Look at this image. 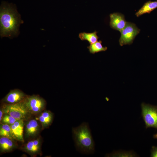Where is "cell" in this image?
Returning <instances> with one entry per match:
<instances>
[{
	"label": "cell",
	"instance_id": "cell-1",
	"mask_svg": "<svg viewBox=\"0 0 157 157\" xmlns=\"http://www.w3.org/2000/svg\"><path fill=\"white\" fill-rule=\"evenodd\" d=\"M23 22L15 6L6 2L0 7V36L12 38L18 36L19 27Z\"/></svg>",
	"mask_w": 157,
	"mask_h": 157
},
{
	"label": "cell",
	"instance_id": "cell-2",
	"mask_svg": "<svg viewBox=\"0 0 157 157\" xmlns=\"http://www.w3.org/2000/svg\"><path fill=\"white\" fill-rule=\"evenodd\" d=\"M74 139L77 148L83 153H92L94 143L88 123L84 122L72 129Z\"/></svg>",
	"mask_w": 157,
	"mask_h": 157
},
{
	"label": "cell",
	"instance_id": "cell-3",
	"mask_svg": "<svg viewBox=\"0 0 157 157\" xmlns=\"http://www.w3.org/2000/svg\"><path fill=\"white\" fill-rule=\"evenodd\" d=\"M2 108L4 114H8L17 119L24 120L31 114L23 101L5 104Z\"/></svg>",
	"mask_w": 157,
	"mask_h": 157
},
{
	"label": "cell",
	"instance_id": "cell-4",
	"mask_svg": "<svg viewBox=\"0 0 157 157\" xmlns=\"http://www.w3.org/2000/svg\"><path fill=\"white\" fill-rule=\"evenodd\" d=\"M23 102L31 114H37L44 108L46 102L38 95L26 96Z\"/></svg>",
	"mask_w": 157,
	"mask_h": 157
},
{
	"label": "cell",
	"instance_id": "cell-5",
	"mask_svg": "<svg viewBox=\"0 0 157 157\" xmlns=\"http://www.w3.org/2000/svg\"><path fill=\"white\" fill-rule=\"evenodd\" d=\"M141 107L142 115L146 128L157 129V107L143 103Z\"/></svg>",
	"mask_w": 157,
	"mask_h": 157
},
{
	"label": "cell",
	"instance_id": "cell-6",
	"mask_svg": "<svg viewBox=\"0 0 157 157\" xmlns=\"http://www.w3.org/2000/svg\"><path fill=\"white\" fill-rule=\"evenodd\" d=\"M140 32V29L135 24L127 22L125 27L120 31L121 36L119 40L120 45L122 46L132 43Z\"/></svg>",
	"mask_w": 157,
	"mask_h": 157
},
{
	"label": "cell",
	"instance_id": "cell-7",
	"mask_svg": "<svg viewBox=\"0 0 157 157\" xmlns=\"http://www.w3.org/2000/svg\"><path fill=\"white\" fill-rule=\"evenodd\" d=\"M26 95L19 89H15L10 91L3 99L2 101L7 104H13L23 101Z\"/></svg>",
	"mask_w": 157,
	"mask_h": 157
},
{
	"label": "cell",
	"instance_id": "cell-8",
	"mask_svg": "<svg viewBox=\"0 0 157 157\" xmlns=\"http://www.w3.org/2000/svg\"><path fill=\"white\" fill-rule=\"evenodd\" d=\"M110 25L113 29L120 31L125 27L127 22L124 15L119 13H113L110 15Z\"/></svg>",
	"mask_w": 157,
	"mask_h": 157
},
{
	"label": "cell",
	"instance_id": "cell-9",
	"mask_svg": "<svg viewBox=\"0 0 157 157\" xmlns=\"http://www.w3.org/2000/svg\"><path fill=\"white\" fill-rule=\"evenodd\" d=\"M24 120H17L13 124L10 125L11 132L14 140L24 142L23 131L24 126Z\"/></svg>",
	"mask_w": 157,
	"mask_h": 157
},
{
	"label": "cell",
	"instance_id": "cell-10",
	"mask_svg": "<svg viewBox=\"0 0 157 157\" xmlns=\"http://www.w3.org/2000/svg\"><path fill=\"white\" fill-rule=\"evenodd\" d=\"M40 126L37 121L31 119L26 123L25 127L26 135L28 137H33L38 133Z\"/></svg>",
	"mask_w": 157,
	"mask_h": 157
},
{
	"label": "cell",
	"instance_id": "cell-11",
	"mask_svg": "<svg viewBox=\"0 0 157 157\" xmlns=\"http://www.w3.org/2000/svg\"><path fill=\"white\" fill-rule=\"evenodd\" d=\"M40 147V140L38 138L28 142L24 146V149L29 154L35 155L39 153Z\"/></svg>",
	"mask_w": 157,
	"mask_h": 157
},
{
	"label": "cell",
	"instance_id": "cell-12",
	"mask_svg": "<svg viewBox=\"0 0 157 157\" xmlns=\"http://www.w3.org/2000/svg\"><path fill=\"white\" fill-rule=\"evenodd\" d=\"M53 116V113L49 110H45L39 115L38 119L42 129L47 128L52 124Z\"/></svg>",
	"mask_w": 157,
	"mask_h": 157
},
{
	"label": "cell",
	"instance_id": "cell-13",
	"mask_svg": "<svg viewBox=\"0 0 157 157\" xmlns=\"http://www.w3.org/2000/svg\"><path fill=\"white\" fill-rule=\"evenodd\" d=\"M157 8V0L148 1L145 2L142 7L135 13L137 17L146 13H149Z\"/></svg>",
	"mask_w": 157,
	"mask_h": 157
},
{
	"label": "cell",
	"instance_id": "cell-14",
	"mask_svg": "<svg viewBox=\"0 0 157 157\" xmlns=\"http://www.w3.org/2000/svg\"><path fill=\"white\" fill-rule=\"evenodd\" d=\"M13 140L6 137H1L0 149L2 152H6L12 151L15 147Z\"/></svg>",
	"mask_w": 157,
	"mask_h": 157
},
{
	"label": "cell",
	"instance_id": "cell-15",
	"mask_svg": "<svg viewBox=\"0 0 157 157\" xmlns=\"http://www.w3.org/2000/svg\"><path fill=\"white\" fill-rule=\"evenodd\" d=\"M97 32L95 31L92 33L82 32L78 35L79 38L82 40H87L90 44L97 41L99 37L97 35Z\"/></svg>",
	"mask_w": 157,
	"mask_h": 157
},
{
	"label": "cell",
	"instance_id": "cell-16",
	"mask_svg": "<svg viewBox=\"0 0 157 157\" xmlns=\"http://www.w3.org/2000/svg\"><path fill=\"white\" fill-rule=\"evenodd\" d=\"M87 47L90 52L92 54H94L100 51H105L107 49V47L103 46L102 41L101 40L90 44Z\"/></svg>",
	"mask_w": 157,
	"mask_h": 157
},
{
	"label": "cell",
	"instance_id": "cell-17",
	"mask_svg": "<svg viewBox=\"0 0 157 157\" xmlns=\"http://www.w3.org/2000/svg\"><path fill=\"white\" fill-rule=\"evenodd\" d=\"M0 136L8 137L13 140H14L11 135L10 126L7 124L0 123Z\"/></svg>",
	"mask_w": 157,
	"mask_h": 157
},
{
	"label": "cell",
	"instance_id": "cell-18",
	"mask_svg": "<svg viewBox=\"0 0 157 157\" xmlns=\"http://www.w3.org/2000/svg\"><path fill=\"white\" fill-rule=\"evenodd\" d=\"M5 114L3 116V118L1 122V123H0L10 125L13 124L17 120H18L15 118L8 114Z\"/></svg>",
	"mask_w": 157,
	"mask_h": 157
},
{
	"label": "cell",
	"instance_id": "cell-19",
	"mask_svg": "<svg viewBox=\"0 0 157 157\" xmlns=\"http://www.w3.org/2000/svg\"><path fill=\"white\" fill-rule=\"evenodd\" d=\"M151 157H157V147L153 146L152 147Z\"/></svg>",
	"mask_w": 157,
	"mask_h": 157
},
{
	"label": "cell",
	"instance_id": "cell-20",
	"mask_svg": "<svg viewBox=\"0 0 157 157\" xmlns=\"http://www.w3.org/2000/svg\"><path fill=\"white\" fill-rule=\"evenodd\" d=\"M3 113H4V112L3 111L2 108H1L0 110V122H1L3 118Z\"/></svg>",
	"mask_w": 157,
	"mask_h": 157
},
{
	"label": "cell",
	"instance_id": "cell-21",
	"mask_svg": "<svg viewBox=\"0 0 157 157\" xmlns=\"http://www.w3.org/2000/svg\"><path fill=\"white\" fill-rule=\"evenodd\" d=\"M153 137L155 139H157V133L155 134H154L153 135Z\"/></svg>",
	"mask_w": 157,
	"mask_h": 157
}]
</instances>
